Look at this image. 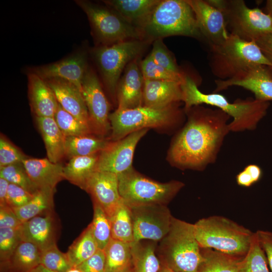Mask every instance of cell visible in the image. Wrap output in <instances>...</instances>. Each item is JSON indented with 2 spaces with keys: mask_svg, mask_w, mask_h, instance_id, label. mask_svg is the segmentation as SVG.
Listing matches in <instances>:
<instances>
[{
  "mask_svg": "<svg viewBox=\"0 0 272 272\" xmlns=\"http://www.w3.org/2000/svg\"><path fill=\"white\" fill-rule=\"evenodd\" d=\"M188 119L175 137L168 153L171 165L182 170H204L217 160L231 117L220 109L201 105L185 111Z\"/></svg>",
  "mask_w": 272,
  "mask_h": 272,
  "instance_id": "6da1fadb",
  "label": "cell"
},
{
  "mask_svg": "<svg viewBox=\"0 0 272 272\" xmlns=\"http://www.w3.org/2000/svg\"><path fill=\"white\" fill-rule=\"evenodd\" d=\"M88 68L86 54L80 51L57 62L31 68L28 72L45 80L55 78L65 80L82 92L83 81Z\"/></svg>",
  "mask_w": 272,
  "mask_h": 272,
  "instance_id": "e0dca14e",
  "label": "cell"
},
{
  "mask_svg": "<svg viewBox=\"0 0 272 272\" xmlns=\"http://www.w3.org/2000/svg\"><path fill=\"white\" fill-rule=\"evenodd\" d=\"M156 252L161 264L175 272L198 271L202 256L193 224L173 217L170 229L158 242Z\"/></svg>",
  "mask_w": 272,
  "mask_h": 272,
  "instance_id": "277c9868",
  "label": "cell"
},
{
  "mask_svg": "<svg viewBox=\"0 0 272 272\" xmlns=\"http://www.w3.org/2000/svg\"><path fill=\"white\" fill-rule=\"evenodd\" d=\"M161 0H106L103 3L138 29Z\"/></svg>",
  "mask_w": 272,
  "mask_h": 272,
  "instance_id": "d4e9b609",
  "label": "cell"
},
{
  "mask_svg": "<svg viewBox=\"0 0 272 272\" xmlns=\"http://www.w3.org/2000/svg\"><path fill=\"white\" fill-rule=\"evenodd\" d=\"M89 226L70 246L66 255L72 267H77L98 250Z\"/></svg>",
  "mask_w": 272,
  "mask_h": 272,
  "instance_id": "836d02e7",
  "label": "cell"
},
{
  "mask_svg": "<svg viewBox=\"0 0 272 272\" xmlns=\"http://www.w3.org/2000/svg\"><path fill=\"white\" fill-rule=\"evenodd\" d=\"M215 83L214 93L236 86L251 91L257 100H272V75L268 66L255 65L231 79L216 80Z\"/></svg>",
  "mask_w": 272,
  "mask_h": 272,
  "instance_id": "9a60e30c",
  "label": "cell"
},
{
  "mask_svg": "<svg viewBox=\"0 0 272 272\" xmlns=\"http://www.w3.org/2000/svg\"><path fill=\"white\" fill-rule=\"evenodd\" d=\"M9 183L4 178L0 177V208L8 206L7 196Z\"/></svg>",
  "mask_w": 272,
  "mask_h": 272,
  "instance_id": "816d5d0a",
  "label": "cell"
},
{
  "mask_svg": "<svg viewBox=\"0 0 272 272\" xmlns=\"http://www.w3.org/2000/svg\"><path fill=\"white\" fill-rule=\"evenodd\" d=\"M99 154L70 159L63 166L64 178L85 190L88 179L96 170Z\"/></svg>",
  "mask_w": 272,
  "mask_h": 272,
  "instance_id": "83f0119b",
  "label": "cell"
},
{
  "mask_svg": "<svg viewBox=\"0 0 272 272\" xmlns=\"http://www.w3.org/2000/svg\"><path fill=\"white\" fill-rule=\"evenodd\" d=\"M41 253L33 243L22 241L5 266L13 272H29L40 264Z\"/></svg>",
  "mask_w": 272,
  "mask_h": 272,
  "instance_id": "1f68e13d",
  "label": "cell"
},
{
  "mask_svg": "<svg viewBox=\"0 0 272 272\" xmlns=\"http://www.w3.org/2000/svg\"><path fill=\"white\" fill-rule=\"evenodd\" d=\"M34 194L18 185L9 183L8 189V206L12 209L22 207L33 197Z\"/></svg>",
  "mask_w": 272,
  "mask_h": 272,
  "instance_id": "f6af8a7d",
  "label": "cell"
},
{
  "mask_svg": "<svg viewBox=\"0 0 272 272\" xmlns=\"http://www.w3.org/2000/svg\"><path fill=\"white\" fill-rule=\"evenodd\" d=\"M27 157L4 135L0 138V167L22 163Z\"/></svg>",
  "mask_w": 272,
  "mask_h": 272,
  "instance_id": "ee69618b",
  "label": "cell"
},
{
  "mask_svg": "<svg viewBox=\"0 0 272 272\" xmlns=\"http://www.w3.org/2000/svg\"><path fill=\"white\" fill-rule=\"evenodd\" d=\"M53 118L65 137L79 136L92 133L89 125L65 111L59 104Z\"/></svg>",
  "mask_w": 272,
  "mask_h": 272,
  "instance_id": "74e56055",
  "label": "cell"
},
{
  "mask_svg": "<svg viewBox=\"0 0 272 272\" xmlns=\"http://www.w3.org/2000/svg\"><path fill=\"white\" fill-rule=\"evenodd\" d=\"M130 210L134 242L149 240L159 242L168 233L173 217L167 206H140Z\"/></svg>",
  "mask_w": 272,
  "mask_h": 272,
  "instance_id": "7c38bea8",
  "label": "cell"
},
{
  "mask_svg": "<svg viewBox=\"0 0 272 272\" xmlns=\"http://www.w3.org/2000/svg\"><path fill=\"white\" fill-rule=\"evenodd\" d=\"M256 234L265 252L268 265L272 271V232L259 230L256 232Z\"/></svg>",
  "mask_w": 272,
  "mask_h": 272,
  "instance_id": "c3c4849f",
  "label": "cell"
},
{
  "mask_svg": "<svg viewBox=\"0 0 272 272\" xmlns=\"http://www.w3.org/2000/svg\"><path fill=\"white\" fill-rule=\"evenodd\" d=\"M40 264L57 272H66L72 267L66 253L60 251L56 243L41 251Z\"/></svg>",
  "mask_w": 272,
  "mask_h": 272,
  "instance_id": "60d3db41",
  "label": "cell"
},
{
  "mask_svg": "<svg viewBox=\"0 0 272 272\" xmlns=\"http://www.w3.org/2000/svg\"><path fill=\"white\" fill-rule=\"evenodd\" d=\"M110 141L91 134L79 136L65 137V156L69 159L79 156H86L100 153Z\"/></svg>",
  "mask_w": 272,
  "mask_h": 272,
  "instance_id": "4316f807",
  "label": "cell"
},
{
  "mask_svg": "<svg viewBox=\"0 0 272 272\" xmlns=\"http://www.w3.org/2000/svg\"><path fill=\"white\" fill-rule=\"evenodd\" d=\"M77 267L83 272H105L104 250L98 249L92 257Z\"/></svg>",
  "mask_w": 272,
  "mask_h": 272,
  "instance_id": "bcb514c9",
  "label": "cell"
},
{
  "mask_svg": "<svg viewBox=\"0 0 272 272\" xmlns=\"http://www.w3.org/2000/svg\"><path fill=\"white\" fill-rule=\"evenodd\" d=\"M22 241L19 229L0 228V259L6 265Z\"/></svg>",
  "mask_w": 272,
  "mask_h": 272,
  "instance_id": "b9f144b4",
  "label": "cell"
},
{
  "mask_svg": "<svg viewBox=\"0 0 272 272\" xmlns=\"http://www.w3.org/2000/svg\"><path fill=\"white\" fill-rule=\"evenodd\" d=\"M144 79L138 58L126 66L116 89L117 109H133L143 106Z\"/></svg>",
  "mask_w": 272,
  "mask_h": 272,
  "instance_id": "d6986e66",
  "label": "cell"
},
{
  "mask_svg": "<svg viewBox=\"0 0 272 272\" xmlns=\"http://www.w3.org/2000/svg\"><path fill=\"white\" fill-rule=\"evenodd\" d=\"M255 42L272 65V32L263 35Z\"/></svg>",
  "mask_w": 272,
  "mask_h": 272,
  "instance_id": "681fc988",
  "label": "cell"
},
{
  "mask_svg": "<svg viewBox=\"0 0 272 272\" xmlns=\"http://www.w3.org/2000/svg\"><path fill=\"white\" fill-rule=\"evenodd\" d=\"M19 230L22 241L33 243L41 251L56 243L54 220L51 212L23 223Z\"/></svg>",
  "mask_w": 272,
  "mask_h": 272,
  "instance_id": "7402d4cb",
  "label": "cell"
},
{
  "mask_svg": "<svg viewBox=\"0 0 272 272\" xmlns=\"http://www.w3.org/2000/svg\"><path fill=\"white\" fill-rule=\"evenodd\" d=\"M181 86L185 111L203 104L216 107L233 118L229 124L230 132L254 130L266 115L269 106L268 102L251 98L237 99L230 103L224 96L218 93H203L187 75L185 76Z\"/></svg>",
  "mask_w": 272,
  "mask_h": 272,
  "instance_id": "7a4b0ae2",
  "label": "cell"
},
{
  "mask_svg": "<svg viewBox=\"0 0 272 272\" xmlns=\"http://www.w3.org/2000/svg\"><path fill=\"white\" fill-rule=\"evenodd\" d=\"M118 189L123 203L129 208L167 205L184 187L178 180L162 183L140 173L132 167L118 175Z\"/></svg>",
  "mask_w": 272,
  "mask_h": 272,
  "instance_id": "52a82bcc",
  "label": "cell"
},
{
  "mask_svg": "<svg viewBox=\"0 0 272 272\" xmlns=\"http://www.w3.org/2000/svg\"><path fill=\"white\" fill-rule=\"evenodd\" d=\"M0 177L33 194L39 190L29 177L22 162L0 167Z\"/></svg>",
  "mask_w": 272,
  "mask_h": 272,
  "instance_id": "f35d334b",
  "label": "cell"
},
{
  "mask_svg": "<svg viewBox=\"0 0 272 272\" xmlns=\"http://www.w3.org/2000/svg\"><path fill=\"white\" fill-rule=\"evenodd\" d=\"M272 75V66H268Z\"/></svg>",
  "mask_w": 272,
  "mask_h": 272,
  "instance_id": "91938a15",
  "label": "cell"
},
{
  "mask_svg": "<svg viewBox=\"0 0 272 272\" xmlns=\"http://www.w3.org/2000/svg\"><path fill=\"white\" fill-rule=\"evenodd\" d=\"M93 218L89 226L98 248L104 250L112 238L110 220L99 205L93 203Z\"/></svg>",
  "mask_w": 272,
  "mask_h": 272,
  "instance_id": "d590c367",
  "label": "cell"
},
{
  "mask_svg": "<svg viewBox=\"0 0 272 272\" xmlns=\"http://www.w3.org/2000/svg\"><path fill=\"white\" fill-rule=\"evenodd\" d=\"M149 41L133 39L110 45L99 46L92 54L106 88L116 101V89L122 72L127 65L138 58Z\"/></svg>",
  "mask_w": 272,
  "mask_h": 272,
  "instance_id": "9c48e42d",
  "label": "cell"
},
{
  "mask_svg": "<svg viewBox=\"0 0 272 272\" xmlns=\"http://www.w3.org/2000/svg\"><path fill=\"white\" fill-rule=\"evenodd\" d=\"M209 2L223 13L230 34L254 41L272 32V18L258 8H248L243 0Z\"/></svg>",
  "mask_w": 272,
  "mask_h": 272,
  "instance_id": "30bf717a",
  "label": "cell"
},
{
  "mask_svg": "<svg viewBox=\"0 0 272 272\" xmlns=\"http://www.w3.org/2000/svg\"><path fill=\"white\" fill-rule=\"evenodd\" d=\"M157 244L149 240L131 244L134 272H158L161 264L156 252Z\"/></svg>",
  "mask_w": 272,
  "mask_h": 272,
  "instance_id": "f1b7e54d",
  "label": "cell"
},
{
  "mask_svg": "<svg viewBox=\"0 0 272 272\" xmlns=\"http://www.w3.org/2000/svg\"><path fill=\"white\" fill-rule=\"evenodd\" d=\"M267 265L265 252L254 232L250 249L243 258L238 272H269Z\"/></svg>",
  "mask_w": 272,
  "mask_h": 272,
  "instance_id": "8d00e7d4",
  "label": "cell"
},
{
  "mask_svg": "<svg viewBox=\"0 0 272 272\" xmlns=\"http://www.w3.org/2000/svg\"><path fill=\"white\" fill-rule=\"evenodd\" d=\"M138 29L143 40L149 42L174 35L202 36L186 0H161Z\"/></svg>",
  "mask_w": 272,
  "mask_h": 272,
  "instance_id": "3957f363",
  "label": "cell"
},
{
  "mask_svg": "<svg viewBox=\"0 0 272 272\" xmlns=\"http://www.w3.org/2000/svg\"><path fill=\"white\" fill-rule=\"evenodd\" d=\"M149 54L154 61L159 65L177 74L184 75L163 42L162 39L154 41L152 51Z\"/></svg>",
  "mask_w": 272,
  "mask_h": 272,
  "instance_id": "7bdbcfd3",
  "label": "cell"
},
{
  "mask_svg": "<svg viewBox=\"0 0 272 272\" xmlns=\"http://www.w3.org/2000/svg\"><path fill=\"white\" fill-rule=\"evenodd\" d=\"M92 132L101 137L110 130L109 103L95 72L89 67L82 83V91Z\"/></svg>",
  "mask_w": 272,
  "mask_h": 272,
  "instance_id": "4fadbf2b",
  "label": "cell"
},
{
  "mask_svg": "<svg viewBox=\"0 0 272 272\" xmlns=\"http://www.w3.org/2000/svg\"><path fill=\"white\" fill-rule=\"evenodd\" d=\"M158 272H175L173 271L172 270L170 269V268L161 265V267L160 269L159 270Z\"/></svg>",
  "mask_w": 272,
  "mask_h": 272,
  "instance_id": "6f0895ef",
  "label": "cell"
},
{
  "mask_svg": "<svg viewBox=\"0 0 272 272\" xmlns=\"http://www.w3.org/2000/svg\"><path fill=\"white\" fill-rule=\"evenodd\" d=\"M178 104L160 109L145 106L125 110L116 109L109 115L111 140H119L139 130L178 123L183 115Z\"/></svg>",
  "mask_w": 272,
  "mask_h": 272,
  "instance_id": "ba28073f",
  "label": "cell"
},
{
  "mask_svg": "<svg viewBox=\"0 0 272 272\" xmlns=\"http://www.w3.org/2000/svg\"><path fill=\"white\" fill-rule=\"evenodd\" d=\"M236 180L238 185L245 187L255 184L250 174L244 169L236 175Z\"/></svg>",
  "mask_w": 272,
  "mask_h": 272,
  "instance_id": "f907efd6",
  "label": "cell"
},
{
  "mask_svg": "<svg viewBox=\"0 0 272 272\" xmlns=\"http://www.w3.org/2000/svg\"><path fill=\"white\" fill-rule=\"evenodd\" d=\"M148 130V128L139 130L121 139L110 142L99 154L96 170L111 172L118 175L132 168L135 147Z\"/></svg>",
  "mask_w": 272,
  "mask_h": 272,
  "instance_id": "5bb4252c",
  "label": "cell"
},
{
  "mask_svg": "<svg viewBox=\"0 0 272 272\" xmlns=\"http://www.w3.org/2000/svg\"><path fill=\"white\" fill-rule=\"evenodd\" d=\"M28 80L30 104L36 116L53 117L58 103L47 82L30 72Z\"/></svg>",
  "mask_w": 272,
  "mask_h": 272,
  "instance_id": "603a6c76",
  "label": "cell"
},
{
  "mask_svg": "<svg viewBox=\"0 0 272 272\" xmlns=\"http://www.w3.org/2000/svg\"><path fill=\"white\" fill-rule=\"evenodd\" d=\"M75 3L86 14L92 33L100 46L133 39L143 40L139 30L107 7L85 0Z\"/></svg>",
  "mask_w": 272,
  "mask_h": 272,
  "instance_id": "8fae6325",
  "label": "cell"
},
{
  "mask_svg": "<svg viewBox=\"0 0 272 272\" xmlns=\"http://www.w3.org/2000/svg\"><path fill=\"white\" fill-rule=\"evenodd\" d=\"M110 220L112 239L130 244L134 242L133 223L129 207L123 203Z\"/></svg>",
  "mask_w": 272,
  "mask_h": 272,
  "instance_id": "e575fe53",
  "label": "cell"
},
{
  "mask_svg": "<svg viewBox=\"0 0 272 272\" xmlns=\"http://www.w3.org/2000/svg\"><path fill=\"white\" fill-rule=\"evenodd\" d=\"M45 81L62 108L90 126L88 111L82 92L73 84L62 79Z\"/></svg>",
  "mask_w": 272,
  "mask_h": 272,
  "instance_id": "ffe728a7",
  "label": "cell"
},
{
  "mask_svg": "<svg viewBox=\"0 0 272 272\" xmlns=\"http://www.w3.org/2000/svg\"><path fill=\"white\" fill-rule=\"evenodd\" d=\"M22 223L11 208H0V228L19 229Z\"/></svg>",
  "mask_w": 272,
  "mask_h": 272,
  "instance_id": "7dc6e473",
  "label": "cell"
},
{
  "mask_svg": "<svg viewBox=\"0 0 272 272\" xmlns=\"http://www.w3.org/2000/svg\"><path fill=\"white\" fill-rule=\"evenodd\" d=\"M118 272H134L132 263L131 265L126 267V268L118 271Z\"/></svg>",
  "mask_w": 272,
  "mask_h": 272,
  "instance_id": "9f6ffc18",
  "label": "cell"
},
{
  "mask_svg": "<svg viewBox=\"0 0 272 272\" xmlns=\"http://www.w3.org/2000/svg\"><path fill=\"white\" fill-rule=\"evenodd\" d=\"M244 169L250 174L254 183L258 182L262 178V170L258 165L250 164L245 166Z\"/></svg>",
  "mask_w": 272,
  "mask_h": 272,
  "instance_id": "f5cc1de1",
  "label": "cell"
},
{
  "mask_svg": "<svg viewBox=\"0 0 272 272\" xmlns=\"http://www.w3.org/2000/svg\"><path fill=\"white\" fill-rule=\"evenodd\" d=\"M196 240L201 248L238 257L248 253L254 235L249 229L223 216L203 218L193 224Z\"/></svg>",
  "mask_w": 272,
  "mask_h": 272,
  "instance_id": "5b68a950",
  "label": "cell"
},
{
  "mask_svg": "<svg viewBox=\"0 0 272 272\" xmlns=\"http://www.w3.org/2000/svg\"><path fill=\"white\" fill-rule=\"evenodd\" d=\"M104 251L105 272H118L132 264L130 243L111 238Z\"/></svg>",
  "mask_w": 272,
  "mask_h": 272,
  "instance_id": "d6a6232c",
  "label": "cell"
},
{
  "mask_svg": "<svg viewBox=\"0 0 272 272\" xmlns=\"http://www.w3.org/2000/svg\"><path fill=\"white\" fill-rule=\"evenodd\" d=\"M36 121L45 144L47 158L53 163H59L65 156V136L53 117L36 116Z\"/></svg>",
  "mask_w": 272,
  "mask_h": 272,
  "instance_id": "484cf974",
  "label": "cell"
},
{
  "mask_svg": "<svg viewBox=\"0 0 272 272\" xmlns=\"http://www.w3.org/2000/svg\"><path fill=\"white\" fill-rule=\"evenodd\" d=\"M258 64L272 66L254 41H246L229 33L222 43L211 46L210 66L219 80L231 79Z\"/></svg>",
  "mask_w": 272,
  "mask_h": 272,
  "instance_id": "8992f818",
  "label": "cell"
},
{
  "mask_svg": "<svg viewBox=\"0 0 272 272\" xmlns=\"http://www.w3.org/2000/svg\"><path fill=\"white\" fill-rule=\"evenodd\" d=\"M181 83L144 80L143 106L165 108L182 102Z\"/></svg>",
  "mask_w": 272,
  "mask_h": 272,
  "instance_id": "44dd1931",
  "label": "cell"
},
{
  "mask_svg": "<svg viewBox=\"0 0 272 272\" xmlns=\"http://www.w3.org/2000/svg\"><path fill=\"white\" fill-rule=\"evenodd\" d=\"M140 63L144 80L172 81L182 83L185 75H179L170 72L156 63L149 54Z\"/></svg>",
  "mask_w": 272,
  "mask_h": 272,
  "instance_id": "ab89813d",
  "label": "cell"
},
{
  "mask_svg": "<svg viewBox=\"0 0 272 272\" xmlns=\"http://www.w3.org/2000/svg\"><path fill=\"white\" fill-rule=\"evenodd\" d=\"M29 272H57L52 270L49 269L42 264H39Z\"/></svg>",
  "mask_w": 272,
  "mask_h": 272,
  "instance_id": "db71d44e",
  "label": "cell"
},
{
  "mask_svg": "<svg viewBox=\"0 0 272 272\" xmlns=\"http://www.w3.org/2000/svg\"><path fill=\"white\" fill-rule=\"evenodd\" d=\"M266 10L269 15L272 18V0H268L266 3Z\"/></svg>",
  "mask_w": 272,
  "mask_h": 272,
  "instance_id": "11a10c76",
  "label": "cell"
},
{
  "mask_svg": "<svg viewBox=\"0 0 272 272\" xmlns=\"http://www.w3.org/2000/svg\"><path fill=\"white\" fill-rule=\"evenodd\" d=\"M85 190L109 219L123 203L119 192L118 175L111 172L96 170L88 179Z\"/></svg>",
  "mask_w": 272,
  "mask_h": 272,
  "instance_id": "2e32d148",
  "label": "cell"
},
{
  "mask_svg": "<svg viewBox=\"0 0 272 272\" xmlns=\"http://www.w3.org/2000/svg\"><path fill=\"white\" fill-rule=\"evenodd\" d=\"M22 163L29 177L39 189H55L57 183L64 179L63 166L59 163H53L47 158L27 157Z\"/></svg>",
  "mask_w": 272,
  "mask_h": 272,
  "instance_id": "cb8c5ba5",
  "label": "cell"
},
{
  "mask_svg": "<svg viewBox=\"0 0 272 272\" xmlns=\"http://www.w3.org/2000/svg\"><path fill=\"white\" fill-rule=\"evenodd\" d=\"M202 260L198 272H238L243 257L211 248H201Z\"/></svg>",
  "mask_w": 272,
  "mask_h": 272,
  "instance_id": "f546056e",
  "label": "cell"
},
{
  "mask_svg": "<svg viewBox=\"0 0 272 272\" xmlns=\"http://www.w3.org/2000/svg\"><path fill=\"white\" fill-rule=\"evenodd\" d=\"M66 272H83L78 267H72Z\"/></svg>",
  "mask_w": 272,
  "mask_h": 272,
  "instance_id": "680465c9",
  "label": "cell"
},
{
  "mask_svg": "<svg viewBox=\"0 0 272 272\" xmlns=\"http://www.w3.org/2000/svg\"><path fill=\"white\" fill-rule=\"evenodd\" d=\"M55 189H39L26 205L12 209L18 219L24 223L38 215L51 212Z\"/></svg>",
  "mask_w": 272,
  "mask_h": 272,
  "instance_id": "4dcf8cb0",
  "label": "cell"
},
{
  "mask_svg": "<svg viewBox=\"0 0 272 272\" xmlns=\"http://www.w3.org/2000/svg\"><path fill=\"white\" fill-rule=\"evenodd\" d=\"M192 8L198 29L211 45H218L228 37L225 18L223 12L209 1L186 0Z\"/></svg>",
  "mask_w": 272,
  "mask_h": 272,
  "instance_id": "ac0fdd59",
  "label": "cell"
}]
</instances>
